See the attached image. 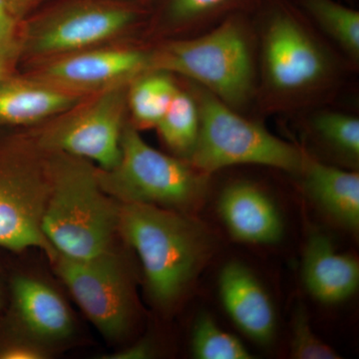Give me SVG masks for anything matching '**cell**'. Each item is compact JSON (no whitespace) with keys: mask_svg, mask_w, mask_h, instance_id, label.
Instances as JSON below:
<instances>
[{"mask_svg":"<svg viewBox=\"0 0 359 359\" xmlns=\"http://www.w3.org/2000/svg\"><path fill=\"white\" fill-rule=\"evenodd\" d=\"M254 21L257 112L299 116L330 105L354 72L294 0H264Z\"/></svg>","mask_w":359,"mask_h":359,"instance_id":"cell-1","label":"cell"},{"mask_svg":"<svg viewBox=\"0 0 359 359\" xmlns=\"http://www.w3.org/2000/svg\"><path fill=\"white\" fill-rule=\"evenodd\" d=\"M149 70L180 75L244 114L255 106L257 89L254 14L231 16L195 36L164 40L149 52Z\"/></svg>","mask_w":359,"mask_h":359,"instance_id":"cell-2","label":"cell"},{"mask_svg":"<svg viewBox=\"0 0 359 359\" xmlns=\"http://www.w3.org/2000/svg\"><path fill=\"white\" fill-rule=\"evenodd\" d=\"M118 231L140 257L149 294L161 306L178 301L211 256L204 226L173 210L121 204Z\"/></svg>","mask_w":359,"mask_h":359,"instance_id":"cell-3","label":"cell"},{"mask_svg":"<svg viewBox=\"0 0 359 359\" xmlns=\"http://www.w3.org/2000/svg\"><path fill=\"white\" fill-rule=\"evenodd\" d=\"M47 165L49 192L41 219L56 254L87 259L111 250L120 205L104 192L87 160L53 153Z\"/></svg>","mask_w":359,"mask_h":359,"instance_id":"cell-4","label":"cell"},{"mask_svg":"<svg viewBox=\"0 0 359 359\" xmlns=\"http://www.w3.org/2000/svg\"><path fill=\"white\" fill-rule=\"evenodd\" d=\"M189 82L200 112L197 144L188 162L211 175L224 168L257 165L301 174L306 151L271 133L200 85Z\"/></svg>","mask_w":359,"mask_h":359,"instance_id":"cell-5","label":"cell"},{"mask_svg":"<svg viewBox=\"0 0 359 359\" xmlns=\"http://www.w3.org/2000/svg\"><path fill=\"white\" fill-rule=\"evenodd\" d=\"M97 178L104 192L121 204L137 203L184 212L203 202L209 175L187 160L151 147L136 127L125 124L117 165L107 171L97 170Z\"/></svg>","mask_w":359,"mask_h":359,"instance_id":"cell-6","label":"cell"},{"mask_svg":"<svg viewBox=\"0 0 359 359\" xmlns=\"http://www.w3.org/2000/svg\"><path fill=\"white\" fill-rule=\"evenodd\" d=\"M48 192L47 168L42 173L33 166L22 142L0 136V248L39 249L53 259L55 250L41 230Z\"/></svg>","mask_w":359,"mask_h":359,"instance_id":"cell-7","label":"cell"},{"mask_svg":"<svg viewBox=\"0 0 359 359\" xmlns=\"http://www.w3.org/2000/svg\"><path fill=\"white\" fill-rule=\"evenodd\" d=\"M52 262L78 306L106 339L126 334L133 311L131 290L112 250L87 259L56 254Z\"/></svg>","mask_w":359,"mask_h":359,"instance_id":"cell-8","label":"cell"},{"mask_svg":"<svg viewBox=\"0 0 359 359\" xmlns=\"http://www.w3.org/2000/svg\"><path fill=\"white\" fill-rule=\"evenodd\" d=\"M125 83L106 88L74 114L49 129L41 144L52 153L92 160L100 170L112 169L120 159L127 107Z\"/></svg>","mask_w":359,"mask_h":359,"instance_id":"cell-9","label":"cell"},{"mask_svg":"<svg viewBox=\"0 0 359 359\" xmlns=\"http://www.w3.org/2000/svg\"><path fill=\"white\" fill-rule=\"evenodd\" d=\"M140 16V11L129 4L76 2L30 26L21 46L37 54L79 50L122 32Z\"/></svg>","mask_w":359,"mask_h":359,"instance_id":"cell-10","label":"cell"},{"mask_svg":"<svg viewBox=\"0 0 359 359\" xmlns=\"http://www.w3.org/2000/svg\"><path fill=\"white\" fill-rule=\"evenodd\" d=\"M149 70V52L105 49L81 52L54 61L45 68L48 84L61 89L109 88Z\"/></svg>","mask_w":359,"mask_h":359,"instance_id":"cell-11","label":"cell"},{"mask_svg":"<svg viewBox=\"0 0 359 359\" xmlns=\"http://www.w3.org/2000/svg\"><path fill=\"white\" fill-rule=\"evenodd\" d=\"M219 292L226 313L243 332L262 344L273 339L275 309L250 269L238 262L226 264L219 273Z\"/></svg>","mask_w":359,"mask_h":359,"instance_id":"cell-12","label":"cell"},{"mask_svg":"<svg viewBox=\"0 0 359 359\" xmlns=\"http://www.w3.org/2000/svg\"><path fill=\"white\" fill-rule=\"evenodd\" d=\"M219 214L231 236L241 242L271 245L283 237L282 217L275 204L250 182H235L224 189Z\"/></svg>","mask_w":359,"mask_h":359,"instance_id":"cell-13","label":"cell"},{"mask_svg":"<svg viewBox=\"0 0 359 359\" xmlns=\"http://www.w3.org/2000/svg\"><path fill=\"white\" fill-rule=\"evenodd\" d=\"M302 278L314 299L323 304H339L358 290V261L337 252L327 236L316 233L304 250Z\"/></svg>","mask_w":359,"mask_h":359,"instance_id":"cell-14","label":"cell"},{"mask_svg":"<svg viewBox=\"0 0 359 359\" xmlns=\"http://www.w3.org/2000/svg\"><path fill=\"white\" fill-rule=\"evenodd\" d=\"M79 97L51 84L0 79V127L25 126L76 107Z\"/></svg>","mask_w":359,"mask_h":359,"instance_id":"cell-15","label":"cell"},{"mask_svg":"<svg viewBox=\"0 0 359 359\" xmlns=\"http://www.w3.org/2000/svg\"><path fill=\"white\" fill-rule=\"evenodd\" d=\"M309 195L342 226H359V174L325 164L306 154L301 174Z\"/></svg>","mask_w":359,"mask_h":359,"instance_id":"cell-16","label":"cell"},{"mask_svg":"<svg viewBox=\"0 0 359 359\" xmlns=\"http://www.w3.org/2000/svg\"><path fill=\"white\" fill-rule=\"evenodd\" d=\"M13 294L18 318L33 337L57 341L72 334V318L65 302L46 283L18 276L13 283Z\"/></svg>","mask_w":359,"mask_h":359,"instance_id":"cell-17","label":"cell"},{"mask_svg":"<svg viewBox=\"0 0 359 359\" xmlns=\"http://www.w3.org/2000/svg\"><path fill=\"white\" fill-rule=\"evenodd\" d=\"M264 0H158L156 23L168 39L195 36L238 14H254Z\"/></svg>","mask_w":359,"mask_h":359,"instance_id":"cell-18","label":"cell"},{"mask_svg":"<svg viewBox=\"0 0 359 359\" xmlns=\"http://www.w3.org/2000/svg\"><path fill=\"white\" fill-rule=\"evenodd\" d=\"M295 6L346 59L359 69V11L339 0H294Z\"/></svg>","mask_w":359,"mask_h":359,"instance_id":"cell-19","label":"cell"},{"mask_svg":"<svg viewBox=\"0 0 359 359\" xmlns=\"http://www.w3.org/2000/svg\"><path fill=\"white\" fill-rule=\"evenodd\" d=\"M304 116L306 129L320 143L327 146L353 166L359 160V119L346 111L332 109L330 106L316 108Z\"/></svg>","mask_w":359,"mask_h":359,"instance_id":"cell-20","label":"cell"},{"mask_svg":"<svg viewBox=\"0 0 359 359\" xmlns=\"http://www.w3.org/2000/svg\"><path fill=\"white\" fill-rule=\"evenodd\" d=\"M180 88L174 75L148 70L135 77L127 91V105L139 126L156 127Z\"/></svg>","mask_w":359,"mask_h":359,"instance_id":"cell-21","label":"cell"},{"mask_svg":"<svg viewBox=\"0 0 359 359\" xmlns=\"http://www.w3.org/2000/svg\"><path fill=\"white\" fill-rule=\"evenodd\" d=\"M156 128L175 154L181 159H190L199 137L200 112L188 87H180Z\"/></svg>","mask_w":359,"mask_h":359,"instance_id":"cell-22","label":"cell"},{"mask_svg":"<svg viewBox=\"0 0 359 359\" xmlns=\"http://www.w3.org/2000/svg\"><path fill=\"white\" fill-rule=\"evenodd\" d=\"M194 355L199 359H250L252 354L240 339L224 332L209 316L197 320L193 332Z\"/></svg>","mask_w":359,"mask_h":359,"instance_id":"cell-23","label":"cell"},{"mask_svg":"<svg viewBox=\"0 0 359 359\" xmlns=\"http://www.w3.org/2000/svg\"><path fill=\"white\" fill-rule=\"evenodd\" d=\"M292 355L297 359H339L332 346L318 339L309 325L308 318L299 311L294 318L292 339Z\"/></svg>","mask_w":359,"mask_h":359,"instance_id":"cell-24","label":"cell"},{"mask_svg":"<svg viewBox=\"0 0 359 359\" xmlns=\"http://www.w3.org/2000/svg\"><path fill=\"white\" fill-rule=\"evenodd\" d=\"M18 15L4 0H0V50L18 39Z\"/></svg>","mask_w":359,"mask_h":359,"instance_id":"cell-25","label":"cell"},{"mask_svg":"<svg viewBox=\"0 0 359 359\" xmlns=\"http://www.w3.org/2000/svg\"><path fill=\"white\" fill-rule=\"evenodd\" d=\"M20 52V39L0 50V79L13 74L14 66L18 62Z\"/></svg>","mask_w":359,"mask_h":359,"instance_id":"cell-26","label":"cell"},{"mask_svg":"<svg viewBox=\"0 0 359 359\" xmlns=\"http://www.w3.org/2000/svg\"><path fill=\"white\" fill-rule=\"evenodd\" d=\"M43 358V353L36 347L26 344H15L6 347L0 351V359H39Z\"/></svg>","mask_w":359,"mask_h":359,"instance_id":"cell-27","label":"cell"},{"mask_svg":"<svg viewBox=\"0 0 359 359\" xmlns=\"http://www.w3.org/2000/svg\"><path fill=\"white\" fill-rule=\"evenodd\" d=\"M152 355V347L146 342H139L128 348L123 349L121 351L113 353L107 358L112 359H143L149 358Z\"/></svg>","mask_w":359,"mask_h":359,"instance_id":"cell-28","label":"cell"},{"mask_svg":"<svg viewBox=\"0 0 359 359\" xmlns=\"http://www.w3.org/2000/svg\"><path fill=\"white\" fill-rule=\"evenodd\" d=\"M18 16L39 0H4Z\"/></svg>","mask_w":359,"mask_h":359,"instance_id":"cell-29","label":"cell"},{"mask_svg":"<svg viewBox=\"0 0 359 359\" xmlns=\"http://www.w3.org/2000/svg\"><path fill=\"white\" fill-rule=\"evenodd\" d=\"M0 306H1V292H0Z\"/></svg>","mask_w":359,"mask_h":359,"instance_id":"cell-30","label":"cell"}]
</instances>
